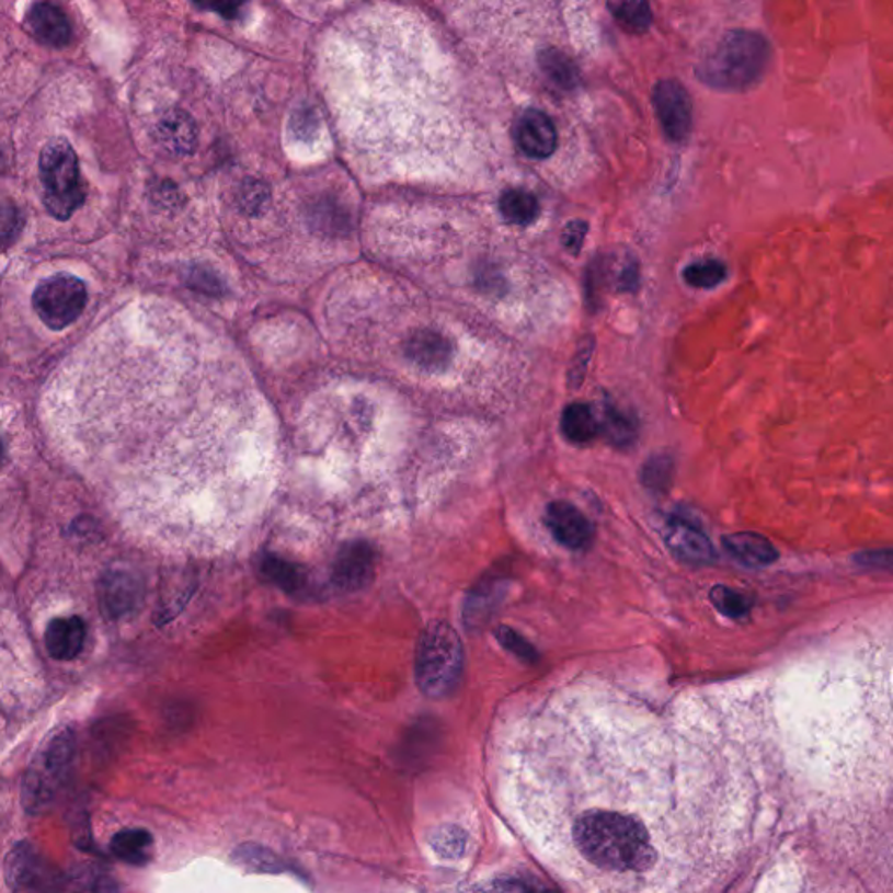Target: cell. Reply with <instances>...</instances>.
<instances>
[{"label": "cell", "mask_w": 893, "mask_h": 893, "mask_svg": "<svg viewBox=\"0 0 893 893\" xmlns=\"http://www.w3.org/2000/svg\"><path fill=\"white\" fill-rule=\"evenodd\" d=\"M84 641L85 623L79 616L56 618L47 625L46 633H44L47 653L58 662L78 659L84 648Z\"/></svg>", "instance_id": "2e32d148"}, {"label": "cell", "mask_w": 893, "mask_h": 893, "mask_svg": "<svg viewBox=\"0 0 893 893\" xmlns=\"http://www.w3.org/2000/svg\"><path fill=\"white\" fill-rule=\"evenodd\" d=\"M500 211L506 222L513 226H529L538 218L539 203L529 191L510 188L501 196Z\"/></svg>", "instance_id": "cb8c5ba5"}, {"label": "cell", "mask_w": 893, "mask_h": 893, "mask_svg": "<svg viewBox=\"0 0 893 893\" xmlns=\"http://www.w3.org/2000/svg\"><path fill=\"white\" fill-rule=\"evenodd\" d=\"M156 138L171 154H191L196 149V123L187 112H167L156 126Z\"/></svg>", "instance_id": "ac0fdd59"}, {"label": "cell", "mask_w": 893, "mask_h": 893, "mask_svg": "<svg viewBox=\"0 0 893 893\" xmlns=\"http://www.w3.org/2000/svg\"><path fill=\"white\" fill-rule=\"evenodd\" d=\"M194 4L206 11H214L226 20H236L243 13L244 0H194Z\"/></svg>", "instance_id": "d6a6232c"}, {"label": "cell", "mask_w": 893, "mask_h": 893, "mask_svg": "<svg viewBox=\"0 0 893 893\" xmlns=\"http://www.w3.org/2000/svg\"><path fill=\"white\" fill-rule=\"evenodd\" d=\"M407 355L426 370H440L447 367L453 356V344L444 335L432 330H423L409 341Z\"/></svg>", "instance_id": "ffe728a7"}, {"label": "cell", "mask_w": 893, "mask_h": 893, "mask_svg": "<svg viewBox=\"0 0 893 893\" xmlns=\"http://www.w3.org/2000/svg\"><path fill=\"white\" fill-rule=\"evenodd\" d=\"M665 541L677 559L689 564H710L715 559L714 547L706 533L688 518H671L665 529Z\"/></svg>", "instance_id": "4fadbf2b"}, {"label": "cell", "mask_w": 893, "mask_h": 893, "mask_svg": "<svg viewBox=\"0 0 893 893\" xmlns=\"http://www.w3.org/2000/svg\"><path fill=\"white\" fill-rule=\"evenodd\" d=\"M771 44L754 31H731L697 67V78L712 90L742 93L765 78Z\"/></svg>", "instance_id": "277c9868"}, {"label": "cell", "mask_w": 893, "mask_h": 893, "mask_svg": "<svg viewBox=\"0 0 893 893\" xmlns=\"http://www.w3.org/2000/svg\"><path fill=\"white\" fill-rule=\"evenodd\" d=\"M850 692L859 709L862 710V714L871 723L866 728L877 736L878 753L863 754V766L860 768L863 782L851 783L847 789L850 791L854 787L869 782L872 778H890V782L878 787L877 792L880 794L892 783V789H889L885 795H881L874 804L877 812L883 815L878 818V824L874 825L869 836L862 862L866 860L880 822H890L881 839L880 848H878L877 859H874V863H878L877 871H874V878H877L874 886L893 890V638L886 639L885 642L878 639V641L869 642L868 645H862L859 656L855 660L854 674L850 677ZM877 795L866 801L862 804L863 809Z\"/></svg>", "instance_id": "3957f363"}, {"label": "cell", "mask_w": 893, "mask_h": 893, "mask_svg": "<svg viewBox=\"0 0 893 893\" xmlns=\"http://www.w3.org/2000/svg\"><path fill=\"white\" fill-rule=\"evenodd\" d=\"M462 674V645L456 630L436 621L424 630L415 659V679L427 697L444 698L453 692Z\"/></svg>", "instance_id": "5b68a950"}, {"label": "cell", "mask_w": 893, "mask_h": 893, "mask_svg": "<svg viewBox=\"0 0 893 893\" xmlns=\"http://www.w3.org/2000/svg\"><path fill=\"white\" fill-rule=\"evenodd\" d=\"M44 203L56 218H69L84 203L79 159L69 141L56 138L44 146L39 159Z\"/></svg>", "instance_id": "8992f818"}, {"label": "cell", "mask_w": 893, "mask_h": 893, "mask_svg": "<svg viewBox=\"0 0 893 893\" xmlns=\"http://www.w3.org/2000/svg\"><path fill=\"white\" fill-rule=\"evenodd\" d=\"M497 778L515 829L577 889L709 885L718 771L698 695L662 715L612 689H564L506 730Z\"/></svg>", "instance_id": "7a4b0ae2"}, {"label": "cell", "mask_w": 893, "mask_h": 893, "mask_svg": "<svg viewBox=\"0 0 893 893\" xmlns=\"http://www.w3.org/2000/svg\"><path fill=\"white\" fill-rule=\"evenodd\" d=\"M5 881L9 889L16 890H55L58 874L43 855L28 843H18L9 851L4 866Z\"/></svg>", "instance_id": "30bf717a"}, {"label": "cell", "mask_w": 893, "mask_h": 893, "mask_svg": "<svg viewBox=\"0 0 893 893\" xmlns=\"http://www.w3.org/2000/svg\"><path fill=\"white\" fill-rule=\"evenodd\" d=\"M497 639H500L501 644L505 645L510 653L515 654L518 659L524 660V662H535V648H533L526 639L522 638L520 633L508 629V627H501V629L497 630Z\"/></svg>", "instance_id": "1f68e13d"}, {"label": "cell", "mask_w": 893, "mask_h": 893, "mask_svg": "<svg viewBox=\"0 0 893 893\" xmlns=\"http://www.w3.org/2000/svg\"><path fill=\"white\" fill-rule=\"evenodd\" d=\"M144 598V586L137 574L126 571H108L100 582V600L103 611L112 620H119L137 611Z\"/></svg>", "instance_id": "7c38bea8"}, {"label": "cell", "mask_w": 893, "mask_h": 893, "mask_svg": "<svg viewBox=\"0 0 893 893\" xmlns=\"http://www.w3.org/2000/svg\"><path fill=\"white\" fill-rule=\"evenodd\" d=\"M724 548L742 564L751 568L768 565L778 559L777 548L765 536L756 533H736L723 539Z\"/></svg>", "instance_id": "44dd1931"}, {"label": "cell", "mask_w": 893, "mask_h": 893, "mask_svg": "<svg viewBox=\"0 0 893 893\" xmlns=\"http://www.w3.org/2000/svg\"><path fill=\"white\" fill-rule=\"evenodd\" d=\"M154 838L146 829H125L114 834L111 851L121 862L129 866H146L152 859Z\"/></svg>", "instance_id": "7402d4cb"}, {"label": "cell", "mask_w": 893, "mask_h": 893, "mask_svg": "<svg viewBox=\"0 0 893 893\" xmlns=\"http://www.w3.org/2000/svg\"><path fill=\"white\" fill-rule=\"evenodd\" d=\"M261 573L265 577V582L273 583L291 597L308 595L309 588H311L308 569L288 562L282 557L270 556V553L264 556L261 562Z\"/></svg>", "instance_id": "d6986e66"}, {"label": "cell", "mask_w": 893, "mask_h": 893, "mask_svg": "<svg viewBox=\"0 0 893 893\" xmlns=\"http://www.w3.org/2000/svg\"><path fill=\"white\" fill-rule=\"evenodd\" d=\"M674 477V459L667 454H659L645 461L642 468V482L651 491L662 492L671 485Z\"/></svg>", "instance_id": "f546056e"}, {"label": "cell", "mask_w": 893, "mask_h": 893, "mask_svg": "<svg viewBox=\"0 0 893 893\" xmlns=\"http://www.w3.org/2000/svg\"><path fill=\"white\" fill-rule=\"evenodd\" d=\"M565 438L573 444H588L600 433V421L586 403L574 402L565 407L560 420Z\"/></svg>", "instance_id": "603a6c76"}, {"label": "cell", "mask_w": 893, "mask_h": 893, "mask_svg": "<svg viewBox=\"0 0 893 893\" xmlns=\"http://www.w3.org/2000/svg\"><path fill=\"white\" fill-rule=\"evenodd\" d=\"M728 270L724 262L718 259H706V261L692 262L684 270V282L689 287L710 290L726 279Z\"/></svg>", "instance_id": "4316f807"}, {"label": "cell", "mask_w": 893, "mask_h": 893, "mask_svg": "<svg viewBox=\"0 0 893 893\" xmlns=\"http://www.w3.org/2000/svg\"><path fill=\"white\" fill-rule=\"evenodd\" d=\"M616 22L633 34H642L651 26L650 0H607Z\"/></svg>", "instance_id": "484cf974"}, {"label": "cell", "mask_w": 893, "mask_h": 893, "mask_svg": "<svg viewBox=\"0 0 893 893\" xmlns=\"http://www.w3.org/2000/svg\"><path fill=\"white\" fill-rule=\"evenodd\" d=\"M84 283L72 274H55L34 291V309L47 329L64 330L84 311Z\"/></svg>", "instance_id": "ba28073f"}, {"label": "cell", "mask_w": 893, "mask_h": 893, "mask_svg": "<svg viewBox=\"0 0 893 893\" xmlns=\"http://www.w3.org/2000/svg\"><path fill=\"white\" fill-rule=\"evenodd\" d=\"M236 862L253 872H283L287 863L265 848L256 845H243L234 854Z\"/></svg>", "instance_id": "f1b7e54d"}, {"label": "cell", "mask_w": 893, "mask_h": 893, "mask_svg": "<svg viewBox=\"0 0 893 893\" xmlns=\"http://www.w3.org/2000/svg\"><path fill=\"white\" fill-rule=\"evenodd\" d=\"M591 351L592 344H583L582 346V356L577 358V364L574 365L573 370L569 374V381L573 382V386H582L583 376H585V368L586 364H588V359H591Z\"/></svg>", "instance_id": "e575fe53"}, {"label": "cell", "mask_w": 893, "mask_h": 893, "mask_svg": "<svg viewBox=\"0 0 893 893\" xmlns=\"http://www.w3.org/2000/svg\"><path fill=\"white\" fill-rule=\"evenodd\" d=\"M518 147L524 154L533 159H547L557 149V129L552 119L545 112L529 108L522 114L518 119L517 131Z\"/></svg>", "instance_id": "9a60e30c"}, {"label": "cell", "mask_w": 893, "mask_h": 893, "mask_svg": "<svg viewBox=\"0 0 893 893\" xmlns=\"http://www.w3.org/2000/svg\"><path fill=\"white\" fill-rule=\"evenodd\" d=\"M547 526L553 538L571 550H583L594 538L591 520L568 501H556L548 505Z\"/></svg>", "instance_id": "5bb4252c"}, {"label": "cell", "mask_w": 893, "mask_h": 893, "mask_svg": "<svg viewBox=\"0 0 893 893\" xmlns=\"http://www.w3.org/2000/svg\"><path fill=\"white\" fill-rule=\"evenodd\" d=\"M586 231H588V226L583 220H573V222H569L565 226L564 232H562V244H564V249L569 250V252L576 255L582 250L583 241H585Z\"/></svg>", "instance_id": "836d02e7"}, {"label": "cell", "mask_w": 893, "mask_h": 893, "mask_svg": "<svg viewBox=\"0 0 893 893\" xmlns=\"http://www.w3.org/2000/svg\"><path fill=\"white\" fill-rule=\"evenodd\" d=\"M41 417L60 458L147 526H234L278 473L276 424L243 359L161 299L96 327L47 382Z\"/></svg>", "instance_id": "6da1fadb"}, {"label": "cell", "mask_w": 893, "mask_h": 893, "mask_svg": "<svg viewBox=\"0 0 893 893\" xmlns=\"http://www.w3.org/2000/svg\"><path fill=\"white\" fill-rule=\"evenodd\" d=\"M26 26L35 39L53 47H64L70 41V23L64 11L49 2H37L26 14Z\"/></svg>", "instance_id": "e0dca14e"}, {"label": "cell", "mask_w": 893, "mask_h": 893, "mask_svg": "<svg viewBox=\"0 0 893 893\" xmlns=\"http://www.w3.org/2000/svg\"><path fill=\"white\" fill-rule=\"evenodd\" d=\"M710 598H712L714 606L718 607V611L730 616V618H742L751 609V603H748L747 598L739 594V592L731 591L728 586H715L714 591L710 592Z\"/></svg>", "instance_id": "4dcf8cb0"}, {"label": "cell", "mask_w": 893, "mask_h": 893, "mask_svg": "<svg viewBox=\"0 0 893 893\" xmlns=\"http://www.w3.org/2000/svg\"><path fill=\"white\" fill-rule=\"evenodd\" d=\"M76 756V735L70 728L60 731L44 747L39 765L26 774L22 800L26 812L37 813L46 809L55 798L56 789L69 777Z\"/></svg>", "instance_id": "52a82bcc"}, {"label": "cell", "mask_w": 893, "mask_h": 893, "mask_svg": "<svg viewBox=\"0 0 893 893\" xmlns=\"http://www.w3.org/2000/svg\"><path fill=\"white\" fill-rule=\"evenodd\" d=\"M376 574V552L365 541L347 543L339 550L332 568V582L342 592L364 591Z\"/></svg>", "instance_id": "8fae6325"}, {"label": "cell", "mask_w": 893, "mask_h": 893, "mask_svg": "<svg viewBox=\"0 0 893 893\" xmlns=\"http://www.w3.org/2000/svg\"><path fill=\"white\" fill-rule=\"evenodd\" d=\"M653 105L668 140L676 144L688 140L692 128V105L686 88L677 81L659 82L653 90Z\"/></svg>", "instance_id": "9c48e42d"}, {"label": "cell", "mask_w": 893, "mask_h": 893, "mask_svg": "<svg viewBox=\"0 0 893 893\" xmlns=\"http://www.w3.org/2000/svg\"><path fill=\"white\" fill-rule=\"evenodd\" d=\"M600 433L606 436L609 444L620 449L629 447L636 440V426L632 421L611 405H606L603 421H600Z\"/></svg>", "instance_id": "83f0119b"}, {"label": "cell", "mask_w": 893, "mask_h": 893, "mask_svg": "<svg viewBox=\"0 0 893 893\" xmlns=\"http://www.w3.org/2000/svg\"><path fill=\"white\" fill-rule=\"evenodd\" d=\"M538 61L545 76L562 90H574L580 84L576 64L559 49H545L539 53Z\"/></svg>", "instance_id": "d4e9b609"}]
</instances>
